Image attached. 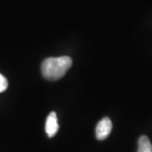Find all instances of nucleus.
Segmentation results:
<instances>
[{
    "mask_svg": "<svg viewBox=\"0 0 152 152\" xmlns=\"http://www.w3.org/2000/svg\"><path fill=\"white\" fill-rule=\"evenodd\" d=\"M58 129H59V126L58 123L57 114L54 112H52L47 118L46 126H45L46 133L48 137H53L58 133Z\"/></svg>",
    "mask_w": 152,
    "mask_h": 152,
    "instance_id": "3",
    "label": "nucleus"
},
{
    "mask_svg": "<svg viewBox=\"0 0 152 152\" xmlns=\"http://www.w3.org/2000/svg\"><path fill=\"white\" fill-rule=\"evenodd\" d=\"M113 129V124L109 118H104L96 125V137L98 140H106Z\"/></svg>",
    "mask_w": 152,
    "mask_h": 152,
    "instance_id": "2",
    "label": "nucleus"
},
{
    "mask_svg": "<svg viewBox=\"0 0 152 152\" xmlns=\"http://www.w3.org/2000/svg\"><path fill=\"white\" fill-rule=\"evenodd\" d=\"M138 152H152V144L147 136L143 135L140 138Z\"/></svg>",
    "mask_w": 152,
    "mask_h": 152,
    "instance_id": "4",
    "label": "nucleus"
},
{
    "mask_svg": "<svg viewBox=\"0 0 152 152\" xmlns=\"http://www.w3.org/2000/svg\"><path fill=\"white\" fill-rule=\"evenodd\" d=\"M72 64V58L69 56L48 58L42 64V73L44 78L48 80H58L65 75Z\"/></svg>",
    "mask_w": 152,
    "mask_h": 152,
    "instance_id": "1",
    "label": "nucleus"
},
{
    "mask_svg": "<svg viewBox=\"0 0 152 152\" xmlns=\"http://www.w3.org/2000/svg\"><path fill=\"white\" fill-rule=\"evenodd\" d=\"M8 88V81L7 79L4 75L0 74V92H4Z\"/></svg>",
    "mask_w": 152,
    "mask_h": 152,
    "instance_id": "5",
    "label": "nucleus"
}]
</instances>
